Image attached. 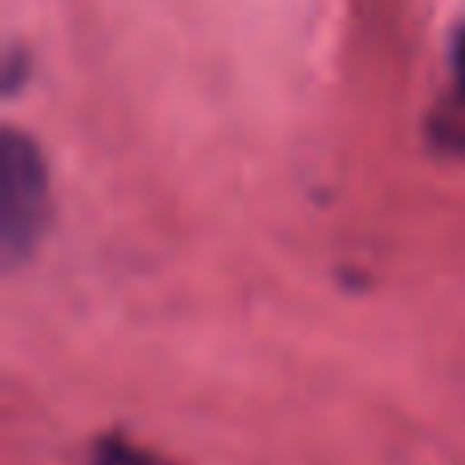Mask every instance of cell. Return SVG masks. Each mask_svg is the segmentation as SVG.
I'll use <instances>...</instances> for the list:
<instances>
[{"instance_id":"cell-1","label":"cell","mask_w":465,"mask_h":465,"mask_svg":"<svg viewBox=\"0 0 465 465\" xmlns=\"http://www.w3.org/2000/svg\"><path fill=\"white\" fill-rule=\"evenodd\" d=\"M49 225V172L37 143L8 127L0 135V249L16 270Z\"/></svg>"},{"instance_id":"cell-2","label":"cell","mask_w":465,"mask_h":465,"mask_svg":"<svg viewBox=\"0 0 465 465\" xmlns=\"http://www.w3.org/2000/svg\"><path fill=\"white\" fill-rule=\"evenodd\" d=\"M98 465H155V461H152V458H143L139 450H131V445L106 441L103 450H98Z\"/></svg>"},{"instance_id":"cell-3","label":"cell","mask_w":465,"mask_h":465,"mask_svg":"<svg viewBox=\"0 0 465 465\" xmlns=\"http://www.w3.org/2000/svg\"><path fill=\"white\" fill-rule=\"evenodd\" d=\"M453 78H458V94L465 98V29L453 41Z\"/></svg>"}]
</instances>
